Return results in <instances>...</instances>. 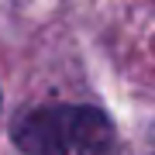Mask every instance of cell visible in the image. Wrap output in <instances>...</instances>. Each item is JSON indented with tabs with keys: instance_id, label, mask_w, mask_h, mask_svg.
Listing matches in <instances>:
<instances>
[{
	"instance_id": "cell-1",
	"label": "cell",
	"mask_w": 155,
	"mask_h": 155,
	"mask_svg": "<svg viewBox=\"0 0 155 155\" xmlns=\"http://www.w3.org/2000/svg\"><path fill=\"white\" fill-rule=\"evenodd\" d=\"M14 141L28 155H114V127L93 107H41L14 124Z\"/></svg>"
}]
</instances>
